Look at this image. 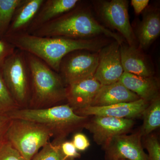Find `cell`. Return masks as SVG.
Masks as SVG:
<instances>
[{"label": "cell", "mask_w": 160, "mask_h": 160, "mask_svg": "<svg viewBox=\"0 0 160 160\" xmlns=\"http://www.w3.org/2000/svg\"><path fill=\"white\" fill-rule=\"evenodd\" d=\"M1 71L7 89L20 109L28 108L31 75L25 52L16 49L6 58Z\"/></svg>", "instance_id": "8992f818"}, {"label": "cell", "mask_w": 160, "mask_h": 160, "mask_svg": "<svg viewBox=\"0 0 160 160\" xmlns=\"http://www.w3.org/2000/svg\"><path fill=\"white\" fill-rule=\"evenodd\" d=\"M129 2L111 0L98 2V14L109 26L117 30L129 46H136L137 41L129 21Z\"/></svg>", "instance_id": "ba28073f"}, {"label": "cell", "mask_w": 160, "mask_h": 160, "mask_svg": "<svg viewBox=\"0 0 160 160\" xmlns=\"http://www.w3.org/2000/svg\"><path fill=\"white\" fill-rule=\"evenodd\" d=\"M127 160L120 159V160Z\"/></svg>", "instance_id": "4dcf8cb0"}, {"label": "cell", "mask_w": 160, "mask_h": 160, "mask_svg": "<svg viewBox=\"0 0 160 160\" xmlns=\"http://www.w3.org/2000/svg\"><path fill=\"white\" fill-rule=\"evenodd\" d=\"M20 109L3 80L0 70V114L8 113Z\"/></svg>", "instance_id": "603a6c76"}, {"label": "cell", "mask_w": 160, "mask_h": 160, "mask_svg": "<svg viewBox=\"0 0 160 160\" xmlns=\"http://www.w3.org/2000/svg\"><path fill=\"white\" fill-rule=\"evenodd\" d=\"M22 0H0V40L7 33L13 15Z\"/></svg>", "instance_id": "44dd1931"}, {"label": "cell", "mask_w": 160, "mask_h": 160, "mask_svg": "<svg viewBox=\"0 0 160 160\" xmlns=\"http://www.w3.org/2000/svg\"><path fill=\"white\" fill-rule=\"evenodd\" d=\"M131 5L134 9L136 14H139L146 7L149 3V0H132Z\"/></svg>", "instance_id": "f546056e"}, {"label": "cell", "mask_w": 160, "mask_h": 160, "mask_svg": "<svg viewBox=\"0 0 160 160\" xmlns=\"http://www.w3.org/2000/svg\"><path fill=\"white\" fill-rule=\"evenodd\" d=\"M12 119L8 113L0 114V144L5 141V137Z\"/></svg>", "instance_id": "f1b7e54d"}, {"label": "cell", "mask_w": 160, "mask_h": 160, "mask_svg": "<svg viewBox=\"0 0 160 160\" xmlns=\"http://www.w3.org/2000/svg\"><path fill=\"white\" fill-rule=\"evenodd\" d=\"M45 0H22L5 36L26 32ZM4 37V38H5Z\"/></svg>", "instance_id": "ac0fdd59"}, {"label": "cell", "mask_w": 160, "mask_h": 160, "mask_svg": "<svg viewBox=\"0 0 160 160\" xmlns=\"http://www.w3.org/2000/svg\"><path fill=\"white\" fill-rule=\"evenodd\" d=\"M11 119H21L49 128L53 142L61 143L70 133L84 128L88 117L78 115L67 103L42 109H18L8 113Z\"/></svg>", "instance_id": "277c9868"}, {"label": "cell", "mask_w": 160, "mask_h": 160, "mask_svg": "<svg viewBox=\"0 0 160 160\" xmlns=\"http://www.w3.org/2000/svg\"><path fill=\"white\" fill-rule=\"evenodd\" d=\"M72 142L78 151H85L89 148L90 145L87 137L83 133L79 132L75 133Z\"/></svg>", "instance_id": "4316f807"}, {"label": "cell", "mask_w": 160, "mask_h": 160, "mask_svg": "<svg viewBox=\"0 0 160 160\" xmlns=\"http://www.w3.org/2000/svg\"><path fill=\"white\" fill-rule=\"evenodd\" d=\"M16 48L4 40H0V70L6 58L12 54Z\"/></svg>", "instance_id": "484cf974"}, {"label": "cell", "mask_w": 160, "mask_h": 160, "mask_svg": "<svg viewBox=\"0 0 160 160\" xmlns=\"http://www.w3.org/2000/svg\"><path fill=\"white\" fill-rule=\"evenodd\" d=\"M25 53L31 75L28 109H45L63 104L66 101V86L60 75L38 58Z\"/></svg>", "instance_id": "3957f363"}, {"label": "cell", "mask_w": 160, "mask_h": 160, "mask_svg": "<svg viewBox=\"0 0 160 160\" xmlns=\"http://www.w3.org/2000/svg\"><path fill=\"white\" fill-rule=\"evenodd\" d=\"M140 132L115 137L105 147L107 160H148L144 152Z\"/></svg>", "instance_id": "30bf717a"}, {"label": "cell", "mask_w": 160, "mask_h": 160, "mask_svg": "<svg viewBox=\"0 0 160 160\" xmlns=\"http://www.w3.org/2000/svg\"><path fill=\"white\" fill-rule=\"evenodd\" d=\"M160 33V14L158 9H150L143 17L138 30L140 49L149 47Z\"/></svg>", "instance_id": "d6986e66"}, {"label": "cell", "mask_w": 160, "mask_h": 160, "mask_svg": "<svg viewBox=\"0 0 160 160\" xmlns=\"http://www.w3.org/2000/svg\"><path fill=\"white\" fill-rule=\"evenodd\" d=\"M98 53V64L94 78L101 85H108L118 82L124 72L119 43L115 41L104 46Z\"/></svg>", "instance_id": "8fae6325"}, {"label": "cell", "mask_w": 160, "mask_h": 160, "mask_svg": "<svg viewBox=\"0 0 160 160\" xmlns=\"http://www.w3.org/2000/svg\"><path fill=\"white\" fill-rule=\"evenodd\" d=\"M29 33L39 37L78 39H88L104 35L112 38L120 45L125 41L122 36L98 22L88 9L77 6Z\"/></svg>", "instance_id": "7a4b0ae2"}, {"label": "cell", "mask_w": 160, "mask_h": 160, "mask_svg": "<svg viewBox=\"0 0 160 160\" xmlns=\"http://www.w3.org/2000/svg\"><path fill=\"white\" fill-rule=\"evenodd\" d=\"M60 147L62 152L66 157L73 159L80 157V153L72 142L65 140L60 144Z\"/></svg>", "instance_id": "83f0119b"}, {"label": "cell", "mask_w": 160, "mask_h": 160, "mask_svg": "<svg viewBox=\"0 0 160 160\" xmlns=\"http://www.w3.org/2000/svg\"><path fill=\"white\" fill-rule=\"evenodd\" d=\"M140 98L123 85L119 81L102 85L92 103L91 106L102 107L119 103L130 102Z\"/></svg>", "instance_id": "9a60e30c"}, {"label": "cell", "mask_w": 160, "mask_h": 160, "mask_svg": "<svg viewBox=\"0 0 160 160\" xmlns=\"http://www.w3.org/2000/svg\"><path fill=\"white\" fill-rule=\"evenodd\" d=\"M150 102L140 99L135 102L122 103L102 107L90 106L74 111L78 115L106 116L118 118L132 119L142 115Z\"/></svg>", "instance_id": "7c38bea8"}, {"label": "cell", "mask_w": 160, "mask_h": 160, "mask_svg": "<svg viewBox=\"0 0 160 160\" xmlns=\"http://www.w3.org/2000/svg\"><path fill=\"white\" fill-rule=\"evenodd\" d=\"M52 132L42 124L28 120L12 119L5 137L26 160H32L50 142Z\"/></svg>", "instance_id": "5b68a950"}, {"label": "cell", "mask_w": 160, "mask_h": 160, "mask_svg": "<svg viewBox=\"0 0 160 160\" xmlns=\"http://www.w3.org/2000/svg\"><path fill=\"white\" fill-rule=\"evenodd\" d=\"M61 143L49 142L34 156L32 160H75L64 155L60 147Z\"/></svg>", "instance_id": "7402d4cb"}, {"label": "cell", "mask_w": 160, "mask_h": 160, "mask_svg": "<svg viewBox=\"0 0 160 160\" xmlns=\"http://www.w3.org/2000/svg\"><path fill=\"white\" fill-rule=\"evenodd\" d=\"M78 0H45L27 32L31 33L40 26L74 9Z\"/></svg>", "instance_id": "2e32d148"}, {"label": "cell", "mask_w": 160, "mask_h": 160, "mask_svg": "<svg viewBox=\"0 0 160 160\" xmlns=\"http://www.w3.org/2000/svg\"><path fill=\"white\" fill-rule=\"evenodd\" d=\"M144 122L140 133L148 136L160 126V98L158 95L152 100L142 113Z\"/></svg>", "instance_id": "ffe728a7"}, {"label": "cell", "mask_w": 160, "mask_h": 160, "mask_svg": "<svg viewBox=\"0 0 160 160\" xmlns=\"http://www.w3.org/2000/svg\"><path fill=\"white\" fill-rule=\"evenodd\" d=\"M134 123L132 119L94 116L91 120H87L84 128L92 133L98 145L104 148L115 137L126 134Z\"/></svg>", "instance_id": "9c48e42d"}, {"label": "cell", "mask_w": 160, "mask_h": 160, "mask_svg": "<svg viewBox=\"0 0 160 160\" xmlns=\"http://www.w3.org/2000/svg\"><path fill=\"white\" fill-rule=\"evenodd\" d=\"M0 160H26L9 142L0 144Z\"/></svg>", "instance_id": "cb8c5ba5"}, {"label": "cell", "mask_w": 160, "mask_h": 160, "mask_svg": "<svg viewBox=\"0 0 160 160\" xmlns=\"http://www.w3.org/2000/svg\"><path fill=\"white\" fill-rule=\"evenodd\" d=\"M3 40L16 49L38 58L58 73L61 61L69 52L78 50L98 52L106 46L105 42L97 39L39 37L27 32L6 36Z\"/></svg>", "instance_id": "6da1fadb"}, {"label": "cell", "mask_w": 160, "mask_h": 160, "mask_svg": "<svg viewBox=\"0 0 160 160\" xmlns=\"http://www.w3.org/2000/svg\"><path fill=\"white\" fill-rule=\"evenodd\" d=\"M98 52L75 50L63 58L60 63L58 73L66 86L79 80L94 76L98 64Z\"/></svg>", "instance_id": "52a82bcc"}, {"label": "cell", "mask_w": 160, "mask_h": 160, "mask_svg": "<svg viewBox=\"0 0 160 160\" xmlns=\"http://www.w3.org/2000/svg\"><path fill=\"white\" fill-rule=\"evenodd\" d=\"M120 53L124 72L146 77L153 76V66L141 49L123 42L120 45Z\"/></svg>", "instance_id": "5bb4252c"}, {"label": "cell", "mask_w": 160, "mask_h": 160, "mask_svg": "<svg viewBox=\"0 0 160 160\" xmlns=\"http://www.w3.org/2000/svg\"><path fill=\"white\" fill-rule=\"evenodd\" d=\"M145 146L148 152V160H160V144L155 136L150 135L146 138Z\"/></svg>", "instance_id": "d4e9b609"}, {"label": "cell", "mask_w": 160, "mask_h": 160, "mask_svg": "<svg viewBox=\"0 0 160 160\" xmlns=\"http://www.w3.org/2000/svg\"><path fill=\"white\" fill-rule=\"evenodd\" d=\"M102 85L94 76L71 83L66 86V101L74 111L91 106Z\"/></svg>", "instance_id": "4fadbf2b"}, {"label": "cell", "mask_w": 160, "mask_h": 160, "mask_svg": "<svg viewBox=\"0 0 160 160\" xmlns=\"http://www.w3.org/2000/svg\"><path fill=\"white\" fill-rule=\"evenodd\" d=\"M119 82L141 99L150 102L159 95V83L153 76H139L123 72Z\"/></svg>", "instance_id": "e0dca14e"}]
</instances>
